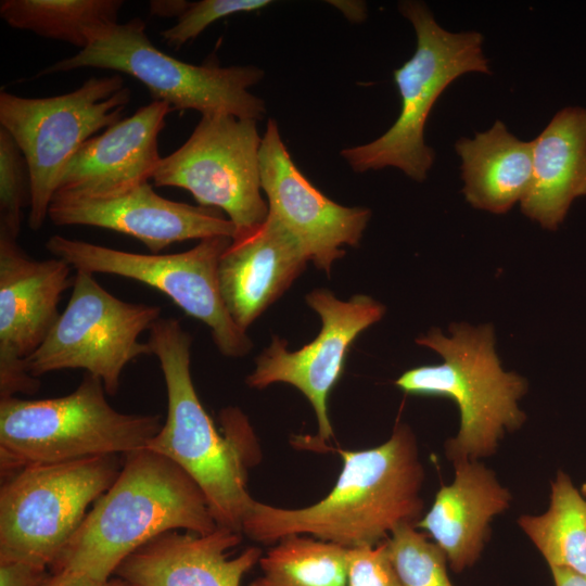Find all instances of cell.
<instances>
[{
	"label": "cell",
	"instance_id": "obj_1",
	"mask_svg": "<svg viewBox=\"0 0 586 586\" xmlns=\"http://www.w3.org/2000/svg\"><path fill=\"white\" fill-rule=\"evenodd\" d=\"M339 453L342 470L324 498L300 509L255 500L242 533L268 545L288 535H309L349 549L375 546L398 525L418 523L424 470L409 425L397 423L380 446Z\"/></svg>",
	"mask_w": 586,
	"mask_h": 586
},
{
	"label": "cell",
	"instance_id": "obj_2",
	"mask_svg": "<svg viewBox=\"0 0 586 586\" xmlns=\"http://www.w3.org/2000/svg\"><path fill=\"white\" fill-rule=\"evenodd\" d=\"M151 355L162 369L167 416L148 447L177 463L200 486L218 526L242 533L255 500L246 489L247 470L259 459L246 416L237 407L220 412L219 432L193 385L191 335L178 319L160 317L149 329Z\"/></svg>",
	"mask_w": 586,
	"mask_h": 586
},
{
	"label": "cell",
	"instance_id": "obj_3",
	"mask_svg": "<svg viewBox=\"0 0 586 586\" xmlns=\"http://www.w3.org/2000/svg\"><path fill=\"white\" fill-rule=\"evenodd\" d=\"M218 527L195 481L149 448L124 456L118 476L87 512L52 568L109 581L120 563L155 537Z\"/></svg>",
	"mask_w": 586,
	"mask_h": 586
},
{
	"label": "cell",
	"instance_id": "obj_4",
	"mask_svg": "<svg viewBox=\"0 0 586 586\" xmlns=\"http://www.w3.org/2000/svg\"><path fill=\"white\" fill-rule=\"evenodd\" d=\"M450 336L438 328L416 339L417 344L435 351L443 361L405 371L395 385L412 395L453 399L459 409L457 435L447 441V458L477 460L493 455L505 433L522 426L525 413L519 400L527 382L502 369L495 349L494 328L454 323Z\"/></svg>",
	"mask_w": 586,
	"mask_h": 586
},
{
	"label": "cell",
	"instance_id": "obj_5",
	"mask_svg": "<svg viewBox=\"0 0 586 586\" xmlns=\"http://www.w3.org/2000/svg\"><path fill=\"white\" fill-rule=\"evenodd\" d=\"M101 380L85 373L72 393L52 398H0L1 479L35 464L61 463L146 448L160 415L125 413L105 397Z\"/></svg>",
	"mask_w": 586,
	"mask_h": 586
},
{
	"label": "cell",
	"instance_id": "obj_6",
	"mask_svg": "<svg viewBox=\"0 0 586 586\" xmlns=\"http://www.w3.org/2000/svg\"><path fill=\"white\" fill-rule=\"evenodd\" d=\"M398 9L417 37L415 53L393 74L402 101L400 113L379 138L344 149L341 155L357 173L392 166L423 181L435 158L432 148L425 144L424 127L437 98L458 77L491 71L480 33L444 29L420 1H403Z\"/></svg>",
	"mask_w": 586,
	"mask_h": 586
},
{
	"label": "cell",
	"instance_id": "obj_7",
	"mask_svg": "<svg viewBox=\"0 0 586 586\" xmlns=\"http://www.w3.org/2000/svg\"><path fill=\"white\" fill-rule=\"evenodd\" d=\"M145 30V23L138 17L116 23L89 47L47 66L37 76L82 67L109 69L138 79L153 101L166 102L174 111L225 113L256 122L264 118L265 101L250 92L263 79V69L183 62L154 46Z\"/></svg>",
	"mask_w": 586,
	"mask_h": 586
},
{
	"label": "cell",
	"instance_id": "obj_8",
	"mask_svg": "<svg viewBox=\"0 0 586 586\" xmlns=\"http://www.w3.org/2000/svg\"><path fill=\"white\" fill-rule=\"evenodd\" d=\"M123 462L124 456L111 455L35 464L2 479L0 561L52 566Z\"/></svg>",
	"mask_w": 586,
	"mask_h": 586
},
{
	"label": "cell",
	"instance_id": "obj_9",
	"mask_svg": "<svg viewBox=\"0 0 586 586\" xmlns=\"http://www.w3.org/2000/svg\"><path fill=\"white\" fill-rule=\"evenodd\" d=\"M130 89L119 74L91 77L74 91L47 98L0 92V127L28 164L31 199L28 226L39 230L61 176L81 145L123 118Z\"/></svg>",
	"mask_w": 586,
	"mask_h": 586
},
{
	"label": "cell",
	"instance_id": "obj_10",
	"mask_svg": "<svg viewBox=\"0 0 586 586\" xmlns=\"http://www.w3.org/2000/svg\"><path fill=\"white\" fill-rule=\"evenodd\" d=\"M231 241V237L219 235L181 253L139 254L55 234L47 240L46 249L75 270L120 276L158 290L209 328L224 356L241 357L253 344L230 317L218 280L219 260Z\"/></svg>",
	"mask_w": 586,
	"mask_h": 586
},
{
	"label": "cell",
	"instance_id": "obj_11",
	"mask_svg": "<svg viewBox=\"0 0 586 586\" xmlns=\"http://www.w3.org/2000/svg\"><path fill=\"white\" fill-rule=\"evenodd\" d=\"M161 313L156 305L122 301L92 273L76 270L68 303L43 343L26 359L27 371L38 379L52 371L82 369L115 395L124 368L141 355H151L149 344L139 336Z\"/></svg>",
	"mask_w": 586,
	"mask_h": 586
},
{
	"label": "cell",
	"instance_id": "obj_12",
	"mask_svg": "<svg viewBox=\"0 0 586 586\" xmlns=\"http://www.w3.org/2000/svg\"><path fill=\"white\" fill-rule=\"evenodd\" d=\"M260 144L256 120L225 113L202 115L188 140L162 157L152 180L157 187L184 189L200 206L225 212L237 237L268 217L262 195Z\"/></svg>",
	"mask_w": 586,
	"mask_h": 586
},
{
	"label": "cell",
	"instance_id": "obj_13",
	"mask_svg": "<svg viewBox=\"0 0 586 586\" xmlns=\"http://www.w3.org/2000/svg\"><path fill=\"white\" fill-rule=\"evenodd\" d=\"M305 300L321 319L318 335L293 352L284 340L272 336L270 345L257 357L246 384L257 390L279 382L296 387L313 406L317 440L324 444L333 436L328 399L341 378L348 348L362 331L382 319L385 306L365 294L342 301L326 289L309 292Z\"/></svg>",
	"mask_w": 586,
	"mask_h": 586
},
{
	"label": "cell",
	"instance_id": "obj_14",
	"mask_svg": "<svg viewBox=\"0 0 586 586\" xmlns=\"http://www.w3.org/2000/svg\"><path fill=\"white\" fill-rule=\"evenodd\" d=\"M71 268L58 257L36 260L16 239L0 235V398L33 395L40 388L26 359L61 315V296L73 285Z\"/></svg>",
	"mask_w": 586,
	"mask_h": 586
},
{
	"label": "cell",
	"instance_id": "obj_15",
	"mask_svg": "<svg viewBox=\"0 0 586 586\" xmlns=\"http://www.w3.org/2000/svg\"><path fill=\"white\" fill-rule=\"evenodd\" d=\"M262 190L269 214L301 243L314 265L330 272L344 245L361 240L370 209L343 206L320 192L298 169L270 118L259 151Z\"/></svg>",
	"mask_w": 586,
	"mask_h": 586
},
{
	"label": "cell",
	"instance_id": "obj_16",
	"mask_svg": "<svg viewBox=\"0 0 586 586\" xmlns=\"http://www.w3.org/2000/svg\"><path fill=\"white\" fill-rule=\"evenodd\" d=\"M48 217L56 226H92L128 234L151 254L177 242L235 233L219 209L165 199L149 182L107 199H53Z\"/></svg>",
	"mask_w": 586,
	"mask_h": 586
},
{
	"label": "cell",
	"instance_id": "obj_17",
	"mask_svg": "<svg viewBox=\"0 0 586 586\" xmlns=\"http://www.w3.org/2000/svg\"><path fill=\"white\" fill-rule=\"evenodd\" d=\"M171 111L166 102L152 101L87 140L65 167L53 199H107L148 182L162 161L157 138Z\"/></svg>",
	"mask_w": 586,
	"mask_h": 586
},
{
	"label": "cell",
	"instance_id": "obj_18",
	"mask_svg": "<svg viewBox=\"0 0 586 586\" xmlns=\"http://www.w3.org/2000/svg\"><path fill=\"white\" fill-rule=\"evenodd\" d=\"M309 257L272 215L250 232L232 238L218 265L225 306L243 331L303 272Z\"/></svg>",
	"mask_w": 586,
	"mask_h": 586
},
{
	"label": "cell",
	"instance_id": "obj_19",
	"mask_svg": "<svg viewBox=\"0 0 586 586\" xmlns=\"http://www.w3.org/2000/svg\"><path fill=\"white\" fill-rule=\"evenodd\" d=\"M241 534L224 526L208 534L167 532L128 556L115 574L129 586H241L263 556L249 547L230 557Z\"/></svg>",
	"mask_w": 586,
	"mask_h": 586
},
{
	"label": "cell",
	"instance_id": "obj_20",
	"mask_svg": "<svg viewBox=\"0 0 586 586\" xmlns=\"http://www.w3.org/2000/svg\"><path fill=\"white\" fill-rule=\"evenodd\" d=\"M454 481L437 492L417 528L429 533L460 573L480 558L494 517L508 509L511 494L495 473L477 460H458Z\"/></svg>",
	"mask_w": 586,
	"mask_h": 586
},
{
	"label": "cell",
	"instance_id": "obj_21",
	"mask_svg": "<svg viewBox=\"0 0 586 586\" xmlns=\"http://www.w3.org/2000/svg\"><path fill=\"white\" fill-rule=\"evenodd\" d=\"M532 143V180L521 211L556 230L572 202L586 195V109H562Z\"/></svg>",
	"mask_w": 586,
	"mask_h": 586
},
{
	"label": "cell",
	"instance_id": "obj_22",
	"mask_svg": "<svg viewBox=\"0 0 586 586\" xmlns=\"http://www.w3.org/2000/svg\"><path fill=\"white\" fill-rule=\"evenodd\" d=\"M455 148L470 205L505 214L525 196L532 180V141L518 139L496 120L487 131L459 139Z\"/></svg>",
	"mask_w": 586,
	"mask_h": 586
},
{
	"label": "cell",
	"instance_id": "obj_23",
	"mask_svg": "<svg viewBox=\"0 0 586 586\" xmlns=\"http://www.w3.org/2000/svg\"><path fill=\"white\" fill-rule=\"evenodd\" d=\"M123 4L122 0H2L0 16L13 28L84 50L118 23Z\"/></svg>",
	"mask_w": 586,
	"mask_h": 586
},
{
	"label": "cell",
	"instance_id": "obj_24",
	"mask_svg": "<svg viewBox=\"0 0 586 586\" xmlns=\"http://www.w3.org/2000/svg\"><path fill=\"white\" fill-rule=\"evenodd\" d=\"M518 523L550 569H566L586 577V500L568 474L558 472L546 512L524 514Z\"/></svg>",
	"mask_w": 586,
	"mask_h": 586
},
{
	"label": "cell",
	"instance_id": "obj_25",
	"mask_svg": "<svg viewBox=\"0 0 586 586\" xmlns=\"http://www.w3.org/2000/svg\"><path fill=\"white\" fill-rule=\"evenodd\" d=\"M249 586H346L347 548L309 535H288L258 562Z\"/></svg>",
	"mask_w": 586,
	"mask_h": 586
},
{
	"label": "cell",
	"instance_id": "obj_26",
	"mask_svg": "<svg viewBox=\"0 0 586 586\" xmlns=\"http://www.w3.org/2000/svg\"><path fill=\"white\" fill-rule=\"evenodd\" d=\"M385 544L400 586H454L446 553L417 531L416 524L398 525Z\"/></svg>",
	"mask_w": 586,
	"mask_h": 586
},
{
	"label": "cell",
	"instance_id": "obj_27",
	"mask_svg": "<svg viewBox=\"0 0 586 586\" xmlns=\"http://www.w3.org/2000/svg\"><path fill=\"white\" fill-rule=\"evenodd\" d=\"M28 164L12 136L0 127V235L17 239L23 209L30 205Z\"/></svg>",
	"mask_w": 586,
	"mask_h": 586
},
{
	"label": "cell",
	"instance_id": "obj_28",
	"mask_svg": "<svg viewBox=\"0 0 586 586\" xmlns=\"http://www.w3.org/2000/svg\"><path fill=\"white\" fill-rule=\"evenodd\" d=\"M270 0H202L190 2L178 22L160 35L176 49L198 37L216 21L237 13L258 11L271 4Z\"/></svg>",
	"mask_w": 586,
	"mask_h": 586
},
{
	"label": "cell",
	"instance_id": "obj_29",
	"mask_svg": "<svg viewBox=\"0 0 586 586\" xmlns=\"http://www.w3.org/2000/svg\"><path fill=\"white\" fill-rule=\"evenodd\" d=\"M346 586H400L385 540L347 549Z\"/></svg>",
	"mask_w": 586,
	"mask_h": 586
},
{
	"label": "cell",
	"instance_id": "obj_30",
	"mask_svg": "<svg viewBox=\"0 0 586 586\" xmlns=\"http://www.w3.org/2000/svg\"><path fill=\"white\" fill-rule=\"evenodd\" d=\"M47 568L17 560L0 561V586H40Z\"/></svg>",
	"mask_w": 586,
	"mask_h": 586
},
{
	"label": "cell",
	"instance_id": "obj_31",
	"mask_svg": "<svg viewBox=\"0 0 586 586\" xmlns=\"http://www.w3.org/2000/svg\"><path fill=\"white\" fill-rule=\"evenodd\" d=\"M40 586H129L118 579L99 581L71 571H54Z\"/></svg>",
	"mask_w": 586,
	"mask_h": 586
},
{
	"label": "cell",
	"instance_id": "obj_32",
	"mask_svg": "<svg viewBox=\"0 0 586 586\" xmlns=\"http://www.w3.org/2000/svg\"><path fill=\"white\" fill-rule=\"evenodd\" d=\"M190 2L186 0H153L149 2L150 13L161 17H180Z\"/></svg>",
	"mask_w": 586,
	"mask_h": 586
},
{
	"label": "cell",
	"instance_id": "obj_33",
	"mask_svg": "<svg viewBox=\"0 0 586 586\" xmlns=\"http://www.w3.org/2000/svg\"><path fill=\"white\" fill-rule=\"evenodd\" d=\"M555 586H586V577L573 571L551 568Z\"/></svg>",
	"mask_w": 586,
	"mask_h": 586
},
{
	"label": "cell",
	"instance_id": "obj_34",
	"mask_svg": "<svg viewBox=\"0 0 586 586\" xmlns=\"http://www.w3.org/2000/svg\"><path fill=\"white\" fill-rule=\"evenodd\" d=\"M339 8L343 14L353 22H360L366 16V5L359 1H330Z\"/></svg>",
	"mask_w": 586,
	"mask_h": 586
},
{
	"label": "cell",
	"instance_id": "obj_35",
	"mask_svg": "<svg viewBox=\"0 0 586 586\" xmlns=\"http://www.w3.org/2000/svg\"><path fill=\"white\" fill-rule=\"evenodd\" d=\"M582 493L586 496V483H584L582 486Z\"/></svg>",
	"mask_w": 586,
	"mask_h": 586
}]
</instances>
